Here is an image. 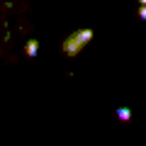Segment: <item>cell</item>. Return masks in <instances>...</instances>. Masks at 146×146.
I'll list each match as a JSON object with an SVG mask.
<instances>
[{
    "label": "cell",
    "instance_id": "6da1fadb",
    "mask_svg": "<svg viewBox=\"0 0 146 146\" xmlns=\"http://www.w3.org/2000/svg\"><path fill=\"white\" fill-rule=\"evenodd\" d=\"M93 39V29H78V32H73V34H68L66 39H63V44H61V51L66 54V56H78L80 54V49L85 46V44Z\"/></svg>",
    "mask_w": 146,
    "mask_h": 146
},
{
    "label": "cell",
    "instance_id": "7a4b0ae2",
    "mask_svg": "<svg viewBox=\"0 0 146 146\" xmlns=\"http://www.w3.org/2000/svg\"><path fill=\"white\" fill-rule=\"evenodd\" d=\"M25 54H27L29 58H34L36 54H39V42H36V39H29V42L25 44Z\"/></svg>",
    "mask_w": 146,
    "mask_h": 146
},
{
    "label": "cell",
    "instance_id": "3957f363",
    "mask_svg": "<svg viewBox=\"0 0 146 146\" xmlns=\"http://www.w3.org/2000/svg\"><path fill=\"white\" fill-rule=\"evenodd\" d=\"M117 119H119V122H129L131 119V110L129 107H119V110H117Z\"/></svg>",
    "mask_w": 146,
    "mask_h": 146
},
{
    "label": "cell",
    "instance_id": "277c9868",
    "mask_svg": "<svg viewBox=\"0 0 146 146\" xmlns=\"http://www.w3.org/2000/svg\"><path fill=\"white\" fill-rule=\"evenodd\" d=\"M139 20H146V5L139 7Z\"/></svg>",
    "mask_w": 146,
    "mask_h": 146
},
{
    "label": "cell",
    "instance_id": "5b68a950",
    "mask_svg": "<svg viewBox=\"0 0 146 146\" xmlns=\"http://www.w3.org/2000/svg\"><path fill=\"white\" fill-rule=\"evenodd\" d=\"M139 3H141V5H146V0H139Z\"/></svg>",
    "mask_w": 146,
    "mask_h": 146
}]
</instances>
